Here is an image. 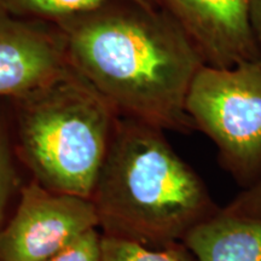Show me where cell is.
Here are the masks:
<instances>
[{
  "instance_id": "cell-1",
  "label": "cell",
  "mask_w": 261,
  "mask_h": 261,
  "mask_svg": "<svg viewBox=\"0 0 261 261\" xmlns=\"http://www.w3.org/2000/svg\"><path fill=\"white\" fill-rule=\"evenodd\" d=\"M56 24L70 67L117 115L162 130L194 129L185 103L205 62L165 10L136 0H110Z\"/></svg>"
},
{
  "instance_id": "cell-2",
  "label": "cell",
  "mask_w": 261,
  "mask_h": 261,
  "mask_svg": "<svg viewBox=\"0 0 261 261\" xmlns=\"http://www.w3.org/2000/svg\"><path fill=\"white\" fill-rule=\"evenodd\" d=\"M163 132L117 116L91 196L103 236L165 247L182 242L192 228L219 211L203 180Z\"/></svg>"
},
{
  "instance_id": "cell-3",
  "label": "cell",
  "mask_w": 261,
  "mask_h": 261,
  "mask_svg": "<svg viewBox=\"0 0 261 261\" xmlns=\"http://www.w3.org/2000/svg\"><path fill=\"white\" fill-rule=\"evenodd\" d=\"M10 100L16 156L33 180L91 198L119 116L114 108L71 67Z\"/></svg>"
},
{
  "instance_id": "cell-4",
  "label": "cell",
  "mask_w": 261,
  "mask_h": 261,
  "mask_svg": "<svg viewBox=\"0 0 261 261\" xmlns=\"http://www.w3.org/2000/svg\"><path fill=\"white\" fill-rule=\"evenodd\" d=\"M187 113L218 149L221 166L244 189L261 178V62L204 64L190 85Z\"/></svg>"
},
{
  "instance_id": "cell-5",
  "label": "cell",
  "mask_w": 261,
  "mask_h": 261,
  "mask_svg": "<svg viewBox=\"0 0 261 261\" xmlns=\"http://www.w3.org/2000/svg\"><path fill=\"white\" fill-rule=\"evenodd\" d=\"M98 228L91 198L57 192L32 180L0 230V261H45Z\"/></svg>"
},
{
  "instance_id": "cell-6",
  "label": "cell",
  "mask_w": 261,
  "mask_h": 261,
  "mask_svg": "<svg viewBox=\"0 0 261 261\" xmlns=\"http://www.w3.org/2000/svg\"><path fill=\"white\" fill-rule=\"evenodd\" d=\"M69 68L65 39L56 23L0 10V97L21 96Z\"/></svg>"
},
{
  "instance_id": "cell-7",
  "label": "cell",
  "mask_w": 261,
  "mask_h": 261,
  "mask_svg": "<svg viewBox=\"0 0 261 261\" xmlns=\"http://www.w3.org/2000/svg\"><path fill=\"white\" fill-rule=\"evenodd\" d=\"M182 28L205 64L232 67L259 61L248 0H155Z\"/></svg>"
},
{
  "instance_id": "cell-8",
  "label": "cell",
  "mask_w": 261,
  "mask_h": 261,
  "mask_svg": "<svg viewBox=\"0 0 261 261\" xmlns=\"http://www.w3.org/2000/svg\"><path fill=\"white\" fill-rule=\"evenodd\" d=\"M182 243L196 261H261V217L219 208L192 228Z\"/></svg>"
},
{
  "instance_id": "cell-9",
  "label": "cell",
  "mask_w": 261,
  "mask_h": 261,
  "mask_svg": "<svg viewBox=\"0 0 261 261\" xmlns=\"http://www.w3.org/2000/svg\"><path fill=\"white\" fill-rule=\"evenodd\" d=\"M110 0H0V10L18 18L58 23L63 19L90 11ZM158 5L155 0H136Z\"/></svg>"
},
{
  "instance_id": "cell-10",
  "label": "cell",
  "mask_w": 261,
  "mask_h": 261,
  "mask_svg": "<svg viewBox=\"0 0 261 261\" xmlns=\"http://www.w3.org/2000/svg\"><path fill=\"white\" fill-rule=\"evenodd\" d=\"M103 261H196L182 242L148 247L122 238L103 236Z\"/></svg>"
},
{
  "instance_id": "cell-11",
  "label": "cell",
  "mask_w": 261,
  "mask_h": 261,
  "mask_svg": "<svg viewBox=\"0 0 261 261\" xmlns=\"http://www.w3.org/2000/svg\"><path fill=\"white\" fill-rule=\"evenodd\" d=\"M15 154L8 128L0 116V230L5 225L6 210L18 184Z\"/></svg>"
},
{
  "instance_id": "cell-12",
  "label": "cell",
  "mask_w": 261,
  "mask_h": 261,
  "mask_svg": "<svg viewBox=\"0 0 261 261\" xmlns=\"http://www.w3.org/2000/svg\"><path fill=\"white\" fill-rule=\"evenodd\" d=\"M45 261H103L102 233L94 228Z\"/></svg>"
},
{
  "instance_id": "cell-13",
  "label": "cell",
  "mask_w": 261,
  "mask_h": 261,
  "mask_svg": "<svg viewBox=\"0 0 261 261\" xmlns=\"http://www.w3.org/2000/svg\"><path fill=\"white\" fill-rule=\"evenodd\" d=\"M225 208L234 214L261 217V178L250 188L244 189Z\"/></svg>"
},
{
  "instance_id": "cell-14",
  "label": "cell",
  "mask_w": 261,
  "mask_h": 261,
  "mask_svg": "<svg viewBox=\"0 0 261 261\" xmlns=\"http://www.w3.org/2000/svg\"><path fill=\"white\" fill-rule=\"evenodd\" d=\"M248 18L257 56L261 62V0H248Z\"/></svg>"
}]
</instances>
